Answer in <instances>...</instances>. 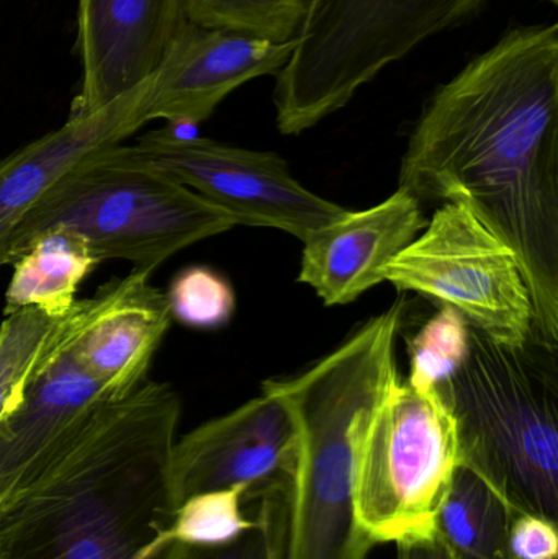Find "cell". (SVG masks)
Here are the masks:
<instances>
[{"instance_id":"cell-10","label":"cell","mask_w":558,"mask_h":559,"mask_svg":"<svg viewBox=\"0 0 558 559\" xmlns=\"http://www.w3.org/2000/svg\"><path fill=\"white\" fill-rule=\"evenodd\" d=\"M298 429L287 404L271 391L209 420L174 442L167 492L174 511L200 492L245 486L248 498L290 485Z\"/></svg>"},{"instance_id":"cell-18","label":"cell","mask_w":558,"mask_h":559,"mask_svg":"<svg viewBox=\"0 0 558 559\" xmlns=\"http://www.w3.org/2000/svg\"><path fill=\"white\" fill-rule=\"evenodd\" d=\"M510 506L471 469L459 466L436 518L435 535L451 559H514Z\"/></svg>"},{"instance_id":"cell-26","label":"cell","mask_w":558,"mask_h":559,"mask_svg":"<svg viewBox=\"0 0 558 559\" xmlns=\"http://www.w3.org/2000/svg\"><path fill=\"white\" fill-rule=\"evenodd\" d=\"M396 559H451L436 535L396 544Z\"/></svg>"},{"instance_id":"cell-23","label":"cell","mask_w":558,"mask_h":559,"mask_svg":"<svg viewBox=\"0 0 558 559\" xmlns=\"http://www.w3.org/2000/svg\"><path fill=\"white\" fill-rule=\"evenodd\" d=\"M170 316L193 329H219L231 321L236 293L228 278L205 265L183 269L166 293Z\"/></svg>"},{"instance_id":"cell-12","label":"cell","mask_w":558,"mask_h":559,"mask_svg":"<svg viewBox=\"0 0 558 559\" xmlns=\"http://www.w3.org/2000/svg\"><path fill=\"white\" fill-rule=\"evenodd\" d=\"M150 277V272L134 269L102 286L94 298L72 306L66 352L108 400L124 396L146 380L173 322L166 293Z\"/></svg>"},{"instance_id":"cell-25","label":"cell","mask_w":558,"mask_h":559,"mask_svg":"<svg viewBox=\"0 0 558 559\" xmlns=\"http://www.w3.org/2000/svg\"><path fill=\"white\" fill-rule=\"evenodd\" d=\"M514 559H557V524L533 514H514L510 527Z\"/></svg>"},{"instance_id":"cell-20","label":"cell","mask_w":558,"mask_h":559,"mask_svg":"<svg viewBox=\"0 0 558 559\" xmlns=\"http://www.w3.org/2000/svg\"><path fill=\"white\" fill-rule=\"evenodd\" d=\"M248 488L215 489L186 499L174 511L173 521L146 545L138 559H156L173 547L218 548L241 538L256 525V515L242 512Z\"/></svg>"},{"instance_id":"cell-19","label":"cell","mask_w":558,"mask_h":559,"mask_svg":"<svg viewBox=\"0 0 558 559\" xmlns=\"http://www.w3.org/2000/svg\"><path fill=\"white\" fill-rule=\"evenodd\" d=\"M71 316L72 308L64 316L33 308L5 316L0 324V420L20 406L32 381L58 357Z\"/></svg>"},{"instance_id":"cell-16","label":"cell","mask_w":558,"mask_h":559,"mask_svg":"<svg viewBox=\"0 0 558 559\" xmlns=\"http://www.w3.org/2000/svg\"><path fill=\"white\" fill-rule=\"evenodd\" d=\"M104 401L100 384L62 347L0 420V496L45 463Z\"/></svg>"},{"instance_id":"cell-9","label":"cell","mask_w":558,"mask_h":559,"mask_svg":"<svg viewBox=\"0 0 558 559\" xmlns=\"http://www.w3.org/2000/svg\"><path fill=\"white\" fill-rule=\"evenodd\" d=\"M128 150L218 206L236 226L274 228L305 242L347 212L301 186L287 163L269 151L193 136L174 124L144 134Z\"/></svg>"},{"instance_id":"cell-11","label":"cell","mask_w":558,"mask_h":559,"mask_svg":"<svg viewBox=\"0 0 558 559\" xmlns=\"http://www.w3.org/2000/svg\"><path fill=\"white\" fill-rule=\"evenodd\" d=\"M183 0H78L82 84L69 118H84L156 74L186 28Z\"/></svg>"},{"instance_id":"cell-6","label":"cell","mask_w":558,"mask_h":559,"mask_svg":"<svg viewBox=\"0 0 558 559\" xmlns=\"http://www.w3.org/2000/svg\"><path fill=\"white\" fill-rule=\"evenodd\" d=\"M487 0H310L287 64L278 71L277 128L295 136L353 100L387 66L467 22Z\"/></svg>"},{"instance_id":"cell-1","label":"cell","mask_w":558,"mask_h":559,"mask_svg":"<svg viewBox=\"0 0 558 559\" xmlns=\"http://www.w3.org/2000/svg\"><path fill=\"white\" fill-rule=\"evenodd\" d=\"M461 202L523 269L534 338L558 352V25L517 26L426 102L400 186Z\"/></svg>"},{"instance_id":"cell-15","label":"cell","mask_w":558,"mask_h":559,"mask_svg":"<svg viewBox=\"0 0 558 559\" xmlns=\"http://www.w3.org/2000/svg\"><path fill=\"white\" fill-rule=\"evenodd\" d=\"M428 219L422 203L399 187L389 199L320 229L304 242L298 282L327 306H343L383 282L382 274Z\"/></svg>"},{"instance_id":"cell-7","label":"cell","mask_w":558,"mask_h":559,"mask_svg":"<svg viewBox=\"0 0 558 559\" xmlns=\"http://www.w3.org/2000/svg\"><path fill=\"white\" fill-rule=\"evenodd\" d=\"M459 466L454 419L438 388L418 390L396 374L354 447V512L370 544L432 537Z\"/></svg>"},{"instance_id":"cell-24","label":"cell","mask_w":558,"mask_h":559,"mask_svg":"<svg viewBox=\"0 0 558 559\" xmlns=\"http://www.w3.org/2000/svg\"><path fill=\"white\" fill-rule=\"evenodd\" d=\"M256 525L241 538L218 548H189L187 559H285L288 486L259 496Z\"/></svg>"},{"instance_id":"cell-5","label":"cell","mask_w":558,"mask_h":559,"mask_svg":"<svg viewBox=\"0 0 558 559\" xmlns=\"http://www.w3.org/2000/svg\"><path fill=\"white\" fill-rule=\"evenodd\" d=\"M233 228L218 206L117 144L82 160L39 200L16 228L10 264L46 233L68 229L98 264L120 259L153 274L182 249Z\"/></svg>"},{"instance_id":"cell-17","label":"cell","mask_w":558,"mask_h":559,"mask_svg":"<svg viewBox=\"0 0 558 559\" xmlns=\"http://www.w3.org/2000/svg\"><path fill=\"white\" fill-rule=\"evenodd\" d=\"M13 265L3 314L33 308L64 316L75 302L79 285L98 262L81 236L55 229L36 239Z\"/></svg>"},{"instance_id":"cell-14","label":"cell","mask_w":558,"mask_h":559,"mask_svg":"<svg viewBox=\"0 0 558 559\" xmlns=\"http://www.w3.org/2000/svg\"><path fill=\"white\" fill-rule=\"evenodd\" d=\"M153 78L123 97L64 124L0 160V267L12 262V239L39 200L82 160L123 143L147 121Z\"/></svg>"},{"instance_id":"cell-8","label":"cell","mask_w":558,"mask_h":559,"mask_svg":"<svg viewBox=\"0 0 558 559\" xmlns=\"http://www.w3.org/2000/svg\"><path fill=\"white\" fill-rule=\"evenodd\" d=\"M382 278L455 309L495 341L534 338L533 299L517 254L464 203H442Z\"/></svg>"},{"instance_id":"cell-27","label":"cell","mask_w":558,"mask_h":559,"mask_svg":"<svg viewBox=\"0 0 558 559\" xmlns=\"http://www.w3.org/2000/svg\"><path fill=\"white\" fill-rule=\"evenodd\" d=\"M550 2L557 3V0H550Z\"/></svg>"},{"instance_id":"cell-3","label":"cell","mask_w":558,"mask_h":559,"mask_svg":"<svg viewBox=\"0 0 558 559\" xmlns=\"http://www.w3.org/2000/svg\"><path fill=\"white\" fill-rule=\"evenodd\" d=\"M402 319L396 302L304 373L262 384L287 404L298 429L285 559H367L372 550L354 512V447L400 373Z\"/></svg>"},{"instance_id":"cell-2","label":"cell","mask_w":558,"mask_h":559,"mask_svg":"<svg viewBox=\"0 0 558 559\" xmlns=\"http://www.w3.org/2000/svg\"><path fill=\"white\" fill-rule=\"evenodd\" d=\"M180 400L144 380L104 401L35 472L0 496V559H138L173 521L167 465ZM173 545L156 559H187Z\"/></svg>"},{"instance_id":"cell-4","label":"cell","mask_w":558,"mask_h":559,"mask_svg":"<svg viewBox=\"0 0 558 559\" xmlns=\"http://www.w3.org/2000/svg\"><path fill=\"white\" fill-rule=\"evenodd\" d=\"M438 391L454 419L461 465L514 514L558 524L557 352L472 329L467 358Z\"/></svg>"},{"instance_id":"cell-22","label":"cell","mask_w":558,"mask_h":559,"mask_svg":"<svg viewBox=\"0 0 558 559\" xmlns=\"http://www.w3.org/2000/svg\"><path fill=\"white\" fill-rule=\"evenodd\" d=\"M468 322L455 309L442 306L432 318L406 338L409 374L406 378L418 390L438 388L461 368L471 348Z\"/></svg>"},{"instance_id":"cell-13","label":"cell","mask_w":558,"mask_h":559,"mask_svg":"<svg viewBox=\"0 0 558 559\" xmlns=\"http://www.w3.org/2000/svg\"><path fill=\"white\" fill-rule=\"evenodd\" d=\"M295 48L226 28L189 22L153 75L147 120L197 124L252 79L278 74Z\"/></svg>"},{"instance_id":"cell-21","label":"cell","mask_w":558,"mask_h":559,"mask_svg":"<svg viewBox=\"0 0 558 559\" xmlns=\"http://www.w3.org/2000/svg\"><path fill=\"white\" fill-rule=\"evenodd\" d=\"M187 19L275 43L297 38L310 0H183Z\"/></svg>"}]
</instances>
